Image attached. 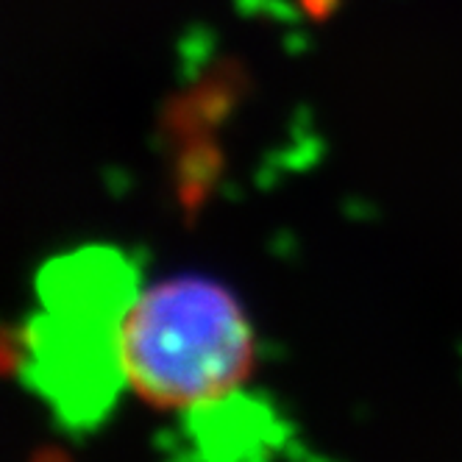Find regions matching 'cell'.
I'll list each match as a JSON object with an SVG mask.
<instances>
[{"instance_id": "7a4b0ae2", "label": "cell", "mask_w": 462, "mask_h": 462, "mask_svg": "<svg viewBox=\"0 0 462 462\" xmlns=\"http://www.w3.org/2000/svg\"><path fill=\"white\" fill-rule=\"evenodd\" d=\"M254 365L251 323L226 287L171 279L140 290L123 326V376L143 402L189 410L235 393Z\"/></svg>"}, {"instance_id": "3957f363", "label": "cell", "mask_w": 462, "mask_h": 462, "mask_svg": "<svg viewBox=\"0 0 462 462\" xmlns=\"http://www.w3.org/2000/svg\"><path fill=\"white\" fill-rule=\"evenodd\" d=\"M181 435L198 457L209 459H262L279 454L290 440V426L276 415L273 404L228 393L187 410Z\"/></svg>"}, {"instance_id": "6da1fadb", "label": "cell", "mask_w": 462, "mask_h": 462, "mask_svg": "<svg viewBox=\"0 0 462 462\" xmlns=\"http://www.w3.org/2000/svg\"><path fill=\"white\" fill-rule=\"evenodd\" d=\"M137 295V265L109 245L81 248L42 271V312L23 328V374L70 426L106 418L125 387L123 326Z\"/></svg>"}]
</instances>
